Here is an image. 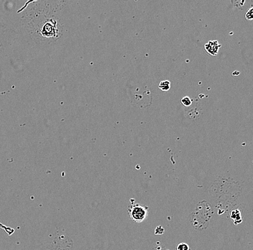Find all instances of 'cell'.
<instances>
[{
    "label": "cell",
    "instance_id": "cell-1",
    "mask_svg": "<svg viewBox=\"0 0 253 250\" xmlns=\"http://www.w3.org/2000/svg\"><path fill=\"white\" fill-rule=\"evenodd\" d=\"M148 208L140 204H134L129 207L128 213L129 217L133 221L141 223L147 218L148 215Z\"/></svg>",
    "mask_w": 253,
    "mask_h": 250
},
{
    "label": "cell",
    "instance_id": "cell-2",
    "mask_svg": "<svg viewBox=\"0 0 253 250\" xmlns=\"http://www.w3.org/2000/svg\"><path fill=\"white\" fill-rule=\"evenodd\" d=\"M55 23V22H47L43 26L42 30H41V34L47 38L55 36L56 34V27Z\"/></svg>",
    "mask_w": 253,
    "mask_h": 250
},
{
    "label": "cell",
    "instance_id": "cell-3",
    "mask_svg": "<svg viewBox=\"0 0 253 250\" xmlns=\"http://www.w3.org/2000/svg\"><path fill=\"white\" fill-rule=\"evenodd\" d=\"M220 47H221V45L217 40H209L204 45L205 51L211 56L217 55Z\"/></svg>",
    "mask_w": 253,
    "mask_h": 250
},
{
    "label": "cell",
    "instance_id": "cell-4",
    "mask_svg": "<svg viewBox=\"0 0 253 250\" xmlns=\"http://www.w3.org/2000/svg\"><path fill=\"white\" fill-rule=\"evenodd\" d=\"M158 87L160 90H161L163 92H167L170 90V82L168 80H165V81H162L159 83Z\"/></svg>",
    "mask_w": 253,
    "mask_h": 250
},
{
    "label": "cell",
    "instance_id": "cell-5",
    "mask_svg": "<svg viewBox=\"0 0 253 250\" xmlns=\"http://www.w3.org/2000/svg\"><path fill=\"white\" fill-rule=\"evenodd\" d=\"M230 216H231V218L234 220L235 224H237V221H238V223L242 222L240 212H239V210H233V211H232V213H231Z\"/></svg>",
    "mask_w": 253,
    "mask_h": 250
},
{
    "label": "cell",
    "instance_id": "cell-6",
    "mask_svg": "<svg viewBox=\"0 0 253 250\" xmlns=\"http://www.w3.org/2000/svg\"><path fill=\"white\" fill-rule=\"evenodd\" d=\"M181 104L185 107H189L191 105L192 100L189 97H184L181 99Z\"/></svg>",
    "mask_w": 253,
    "mask_h": 250
},
{
    "label": "cell",
    "instance_id": "cell-7",
    "mask_svg": "<svg viewBox=\"0 0 253 250\" xmlns=\"http://www.w3.org/2000/svg\"><path fill=\"white\" fill-rule=\"evenodd\" d=\"M245 17L247 20H252L253 19V7L250 8L245 14Z\"/></svg>",
    "mask_w": 253,
    "mask_h": 250
},
{
    "label": "cell",
    "instance_id": "cell-8",
    "mask_svg": "<svg viewBox=\"0 0 253 250\" xmlns=\"http://www.w3.org/2000/svg\"><path fill=\"white\" fill-rule=\"evenodd\" d=\"M177 250H190V247L189 245L186 243H181L176 247Z\"/></svg>",
    "mask_w": 253,
    "mask_h": 250
}]
</instances>
